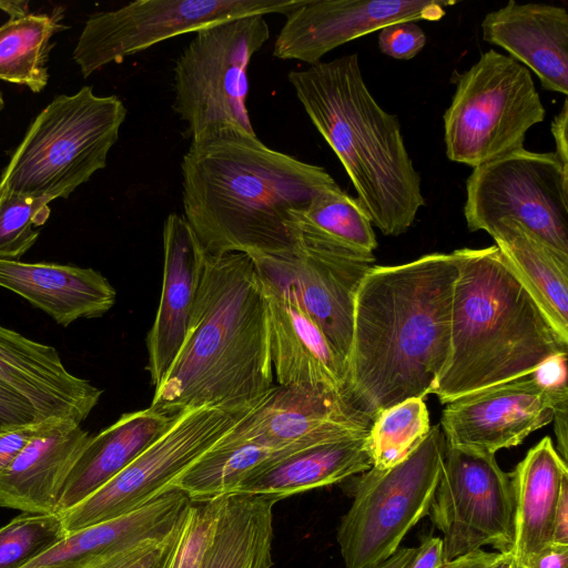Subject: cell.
<instances>
[{"mask_svg":"<svg viewBox=\"0 0 568 568\" xmlns=\"http://www.w3.org/2000/svg\"><path fill=\"white\" fill-rule=\"evenodd\" d=\"M453 253L374 265L355 297L346 396L372 420L433 393L450 348Z\"/></svg>","mask_w":568,"mask_h":568,"instance_id":"1","label":"cell"},{"mask_svg":"<svg viewBox=\"0 0 568 568\" xmlns=\"http://www.w3.org/2000/svg\"><path fill=\"white\" fill-rule=\"evenodd\" d=\"M184 219L211 256L294 254L292 211L338 184L323 168L226 132L192 141L181 162Z\"/></svg>","mask_w":568,"mask_h":568,"instance_id":"2","label":"cell"},{"mask_svg":"<svg viewBox=\"0 0 568 568\" xmlns=\"http://www.w3.org/2000/svg\"><path fill=\"white\" fill-rule=\"evenodd\" d=\"M274 386L268 310L244 253L206 254L185 339L150 407L180 415L201 406H254Z\"/></svg>","mask_w":568,"mask_h":568,"instance_id":"3","label":"cell"},{"mask_svg":"<svg viewBox=\"0 0 568 568\" xmlns=\"http://www.w3.org/2000/svg\"><path fill=\"white\" fill-rule=\"evenodd\" d=\"M458 265L450 348L432 394L442 404L535 372L564 337L496 245L452 252Z\"/></svg>","mask_w":568,"mask_h":568,"instance_id":"4","label":"cell"},{"mask_svg":"<svg viewBox=\"0 0 568 568\" xmlns=\"http://www.w3.org/2000/svg\"><path fill=\"white\" fill-rule=\"evenodd\" d=\"M287 79L314 126L351 179L357 201L384 235L408 231L426 202L398 119L369 92L352 53Z\"/></svg>","mask_w":568,"mask_h":568,"instance_id":"5","label":"cell"},{"mask_svg":"<svg viewBox=\"0 0 568 568\" xmlns=\"http://www.w3.org/2000/svg\"><path fill=\"white\" fill-rule=\"evenodd\" d=\"M126 109L91 87L55 97L34 119L0 176V193L51 202L68 197L106 165Z\"/></svg>","mask_w":568,"mask_h":568,"instance_id":"6","label":"cell"},{"mask_svg":"<svg viewBox=\"0 0 568 568\" xmlns=\"http://www.w3.org/2000/svg\"><path fill=\"white\" fill-rule=\"evenodd\" d=\"M270 36L262 14L195 32L173 67L172 108L191 142L226 132L256 135L246 105L247 68Z\"/></svg>","mask_w":568,"mask_h":568,"instance_id":"7","label":"cell"},{"mask_svg":"<svg viewBox=\"0 0 568 568\" xmlns=\"http://www.w3.org/2000/svg\"><path fill=\"white\" fill-rule=\"evenodd\" d=\"M546 110L530 71L494 49L456 80L443 115L447 158L477 168L524 149Z\"/></svg>","mask_w":568,"mask_h":568,"instance_id":"8","label":"cell"},{"mask_svg":"<svg viewBox=\"0 0 568 568\" xmlns=\"http://www.w3.org/2000/svg\"><path fill=\"white\" fill-rule=\"evenodd\" d=\"M446 449L437 424L396 465L359 474L336 535L345 568L375 567L399 549L404 537L430 510Z\"/></svg>","mask_w":568,"mask_h":568,"instance_id":"9","label":"cell"},{"mask_svg":"<svg viewBox=\"0 0 568 568\" xmlns=\"http://www.w3.org/2000/svg\"><path fill=\"white\" fill-rule=\"evenodd\" d=\"M464 215L470 232L514 220L568 256V166L555 152L521 149L474 168Z\"/></svg>","mask_w":568,"mask_h":568,"instance_id":"10","label":"cell"},{"mask_svg":"<svg viewBox=\"0 0 568 568\" xmlns=\"http://www.w3.org/2000/svg\"><path fill=\"white\" fill-rule=\"evenodd\" d=\"M252 407L201 406L182 412L173 425L122 471L60 514L67 532L126 515L170 489L169 485Z\"/></svg>","mask_w":568,"mask_h":568,"instance_id":"11","label":"cell"},{"mask_svg":"<svg viewBox=\"0 0 568 568\" xmlns=\"http://www.w3.org/2000/svg\"><path fill=\"white\" fill-rule=\"evenodd\" d=\"M302 0H138L92 14L73 59L87 78L168 39L253 14H287Z\"/></svg>","mask_w":568,"mask_h":568,"instance_id":"12","label":"cell"},{"mask_svg":"<svg viewBox=\"0 0 568 568\" xmlns=\"http://www.w3.org/2000/svg\"><path fill=\"white\" fill-rule=\"evenodd\" d=\"M514 491L495 455L447 446L428 516L442 532L444 562L490 546L508 551Z\"/></svg>","mask_w":568,"mask_h":568,"instance_id":"13","label":"cell"},{"mask_svg":"<svg viewBox=\"0 0 568 568\" xmlns=\"http://www.w3.org/2000/svg\"><path fill=\"white\" fill-rule=\"evenodd\" d=\"M562 403L568 392L547 388L532 372L445 404L439 425L447 446L495 455L552 422Z\"/></svg>","mask_w":568,"mask_h":568,"instance_id":"14","label":"cell"},{"mask_svg":"<svg viewBox=\"0 0 568 568\" xmlns=\"http://www.w3.org/2000/svg\"><path fill=\"white\" fill-rule=\"evenodd\" d=\"M445 0H302L275 38L273 57L310 65L333 49L403 21H439Z\"/></svg>","mask_w":568,"mask_h":568,"instance_id":"15","label":"cell"},{"mask_svg":"<svg viewBox=\"0 0 568 568\" xmlns=\"http://www.w3.org/2000/svg\"><path fill=\"white\" fill-rule=\"evenodd\" d=\"M372 422L342 394L274 385L224 438L293 452L367 433Z\"/></svg>","mask_w":568,"mask_h":568,"instance_id":"16","label":"cell"},{"mask_svg":"<svg viewBox=\"0 0 568 568\" xmlns=\"http://www.w3.org/2000/svg\"><path fill=\"white\" fill-rule=\"evenodd\" d=\"M253 262L262 277L293 292L347 369L355 297L374 254L295 250L288 257Z\"/></svg>","mask_w":568,"mask_h":568,"instance_id":"17","label":"cell"},{"mask_svg":"<svg viewBox=\"0 0 568 568\" xmlns=\"http://www.w3.org/2000/svg\"><path fill=\"white\" fill-rule=\"evenodd\" d=\"M0 385L27 400L40 420L81 424L103 390L64 366L55 347L0 325Z\"/></svg>","mask_w":568,"mask_h":568,"instance_id":"18","label":"cell"},{"mask_svg":"<svg viewBox=\"0 0 568 568\" xmlns=\"http://www.w3.org/2000/svg\"><path fill=\"white\" fill-rule=\"evenodd\" d=\"M261 280L267 302L270 346L277 385L346 396V363L291 290L262 276Z\"/></svg>","mask_w":568,"mask_h":568,"instance_id":"19","label":"cell"},{"mask_svg":"<svg viewBox=\"0 0 568 568\" xmlns=\"http://www.w3.org/2000/svg\"><path fill=\"white\" fill-rule=\"evenodd\" d=\"M163 252L160 303L145 339L148 371L154 388L162 382L185 339L206 258L193 230L178 213L169 214L164 222Z\"/></svg>","mask_w":568,"mask_h":568,"instance_id":"20","label":"cell"},{"mask_svg":"<svg viewBox=\"0 0 568 568\" xmlns=\"http://www.w3.org/2000/svg\"><path fill=\"white\" fill-rule=\"evenodd\" d=\"M483 39L532 71L542 88L568 93V12L547 3L508 1L481 21Z\"/></svg>","mask_w":568,"mask_h":568,"instance_id":"21","label":"cell"},{"mask_svg":"<svg viewBox=\"0 0 568 568\" xmlns=\"http://www.w3.org/2000/svg\"><path fill=\"white\" fill-rule=\"evenodd\" d=\"M90 437L71 419H59L33 437L0 475V507L57 514L63 484Z\"/></svg>","mask_w":568,"mask_h":568,"instance_id":"22","label":"cell"},{"mask_svg":"<svg viewBox=\"0 0 568 568\" xmlns=\"http://www.w3.org/2000/svg\"><path fill=\"white\" fill-rule=\"evenodd\" d=\"M190 504L181 489H166L126 515L69 534L24 568H95L133 544L170 534Z\"/></svg>","mask_w":568,"mask_h":568,"instance_id":"23","label":"cell"},{"mask_svg":"<svg viewBox=\"0 0 568 568\" xmlns=\"http://www.w3.org/2000/svg\"><path fill=\"white\" fill-rule=\"evenodd\" d=\"M0 287L30 302L64 327L109 312L116 292L100 272L54 263L0 258Z\"/></svg>","mask_w":568,"mask_h":568,"instance_id":"24","label":"cell"},{"mask_svg":"<svg viewBox=\"0 0 568 568\" xmlns=\"http://www.w3.org/2000/svg\"><path fill=\"white\" fill-rule=\"evenodd\" d=\"M367 434L280 455L254 469L233 494L257 495L278 501L365 473L372 467Z\"/></svg>","mask_w":568,"mask_h":568,"instance_id":"25","label":"cell"},{"mask_svg":"<svg viewBox=\"0 0 568 568\" xmlns=\"http://www.w3.org/2000/svg\"><path fill=\"white\" fill-rule=\"evenodd\" d=\"M178 416L148 407L121 415L91 436L63 484L57 514L65 513L109 483L159 439Z\"/></svg>","mask_w":568,"mask_h":568,"instance_id":"26","label":"cell"},{"mask_svg":"<svg viewBox=\"0 0 568 568\" xmlns=\"http://www.w3.org/2000/svg\"><path fill=\"white\" fill-rule=\"evenodd\" d=\"M514 491V538L508 550L518 566L551 542L555 513L567 463L544 437L509 473Z\"/></svg>","mask_w":568,"mask_h":568,"instance_id":"27","label":"cell"},{"mask_svg":"<svg viewBox=\"0 0 568 568\" xmlns=\"http://www.w3.org/2000/svg\"><path fill=\"white\" fill-rule=\"evenodd\" d=\"M487 233L556 329L568 338V256L514 220H501Z\"/></svg>","mask_w":568,"mask_h":568,"instance_id":"28","label":"cell"},{"mask_svg":"<svg viewBox=\"0 0 568 568\" xmlns=\"http://www.w3.org/2000/svg\"><path fill=\"white\" fill-rule=\"evenodd\" d=\"M276 503L257 495L223 496L202 568H271Z\"/></svg>","mask_w":568,"mask_h":568,"instance_id":"29","label":"cell"},{"mask_svg":"<svg viewBox=\"0 0 568 568\" xmlns=\"http://www.w3.org/2000/svg\"><path fill=\"white\" fill-rule=\"evenodd\" d=\"M295 250L372 255L377 247L373 224L357 199L339 185L292 211Z\"/></svg>","mask_w":568,"mask_h":568,"instance_id":"30","label":"cell"},{"mask_svg":"<svg viewBox=\"0 0 568 568\" xmlns=\"http://www.w3.org/2000/svg\"><path fill=\"white\" fill-rule=\"evenodd\" d=\"M287 453L291 452H272L252 442L230 440L223 436L169 488L181 489L191 501L216 499L233 494L260 465Z\"/></svg>","mask_w":568,"mask_h":568,"instance_id":"31","label":"cell"},{"mask_svg":"<svg viewBox=\"0 0 568 568\" xmlns=\"http://www.w3.org/2000/svg\"><path fill=\"white\" fill-rule=\"evenodd\" d=\"M60 14L28 13L0 26V80L41 92L48 83L50 39L64 27Z\"/></svg>","mask_w":568,"mask_h":568,"instance_id":"32","label":"cell"},{"mask_svg":"<svg viewBox=\"0 0 568 568\" xmlns=\"http://www.w3.org/2000/svg\"><path fill=\"white\" fill-rule=\"evenodd\" d=\"M423 398H409L382 410L367 434L372 467L389 468L408 456L430 429Z\"/></svg>","mask_w":568,"mask_h":568,"instance_id":"33","label":"cell"},{"mask_svg":"<svg viewBox=\"0 0 568 568\" xmlns=\"http://www.w3.org/2000/svg\"><path fill=\"white\" fill-rule=\"evenodd\" d=\"M68 535L60 514L23 513L0 527V568H24Z\"/></svg>","mask_w":568,"mask_h":568,"instance_id":"34","label":"cell"},{"mask_svg":"<svg viewBox=\"0 0 568 568\" xmlns=\"http://www.w3.org/2000/svg\"><path fill=\"white\" fill-rule=\"evenodd\" d=\"M222 497L191 501L154 568H202Z\"/></svg>","mask_w":568,"mask_h":568,"instance_id":"35","label":"cell"},{"mask_svg":"<svg viewBox=\"0 0 568 568\" xmlns=\"http://www.w3.org/2000/svg\"><path fill=\"white\" fill-rule=\"evenodd\" d=\"M48 201L0 193V258L17 260L38 240L50 216Z\"/></svg>","mask_w":568,"mask_h":568,"instance_id":"36","label":"cell"},{"mask_svg":"<svg viewBox=\"0 0 568 568\" xmlns=\"http://www.w3.org/2000/svg\"><path fill=\"white\" fill-rule=\"evenodd\" d=\"M426 41L425 32L414 21L387 24L378 33L381 52L397 60L413 59L425 47Z\"/></svg>","mask_w":568,"mask_h":568,"instance_id":"37","label":"cell"},{"mask_svg":"<svg viewBox=\"0 0 568 568\" xmlns=\"http://www.w3.org/2000/svg\"><path fill=\"white\" fill-rule=\"evenodd\" d=\"M173 529L166 536L149 538L133 544L118 551L95 568H154L171 540Z\"/></svg>","mask_w":568,"mask_h":568,"instance_id":"38","label":"cell"},{"mask_svg":"<svg viewBox=\"0 0 568 568\" xmlns=\"http://www.w3.org/2000/svg\"><path fill=\"white\" fill-rule=\"evenodd\" d=\"M59 418L0 428V475L13 463L29 442Z\"/></svg>","mask_w":568,"mask_h":568,"instance_id":"39","label":"cell"},{"mask_svg":"<svg viewBox=\"0 0 568 568\" xmlns=\"http://www.w3.org/2000/svg\"><path fill=\"white\" fill-rule=\"evenodd\" d=\"M520 568H568V546L548 544Z\"/></svg>","mask_w":568,"mask_h":568,"instance_id":"40","label":"cell"},{"mask_svg":"<svg viewBox=\"0 0 568 568\" xmlns=\"http://www.w3.org/2000/svg\"><path fill=\"white\" fill-rule=\"evenodd\" d=\"M444 564L443 542L437 536L424 538L409 568H439Z\"/></svg>","mask_w":568,"mask_h":568,"instance_id":"41","label":"cell"},{"mask_svg":"<svg viewBox=\"0 0 568 568\" xmlns=\"http://www.w3.org/2000/svg\"><path fill=\"white\" fill-rule=\"evenodd\" d=\"M551 544L568 546V479L561 486L554 518Z\"/></svg>","mask_w":568,"mask_h":568,"instance_id":"42","label":"cell"},{"mask_svg":"<svg viewBox=\"0 0 568 568\" xmlns=\"http://www.w3.org/2000/svg\"><path fill=\"white\" fill-rule=\"evenodd\" d=\"M567 119H568V102L564 101L560 112L554 118L551 122V133L556 144V155L559 160L568 166V141H567Z\"/></svg>","mask_w":568,"mask_h":568,"instance_id":"43","label":"cell"},{"mask_svg":"<svg viewBox=\"0 0 568 568\" xmlns=\"http://www.w3.org/2000/svg\"><path fill=\"white\" fill-rule=\"evenodd\" d=\"M499 552L483 549L444 562L439 568H490Z\"/></svg>","mask_w":568,"mask_h":568,"instance_id":"44","label":"cell"},{"mask_svg":"<svg viewBox=\"0 0 568 568\" xmlns=\"http://www.w3.org/2000/svg\"><path fill=\"white\" fill-rule=\"evenodd\" d=\"M567 405L560 404L554 414L555 433L558 440V454L567 463Z\"/></svg>","mask_w":568,"mask_h":568,"instance_id":"45","label":"cell"},{"mask_svg":"<svg viewBox=\"0 0 568 568\" xmlns=\"http://www.w3.org/2000/svg\"><path fill=\"white\" fill-rule=\"evenodd\" d=\"M417 554V547L399 548L392 557L372 568H409Z\"/></svg>","mask_w":568,"mask_h":568,"instance_id":"46","label":"cell"},{"mask_svg":"<svg viewBox=\"0 0 568 568\" xmlns=\"http://www.w3.org/2000/svg\"><path fill=\"white\" fill-rule=\"evenodd\" d=\"M0 10L9 14L10 19L28 14V1L10 0L0 1Z\"/></svg>","mask_w":568,"mask_h":568,"instance_id":"47","label":"cell"},{"mask_svg":"<svg viewBox=\"0 0 568 568\" xmlns=\"http://www.w3.org/2000/svg\"><path fill=\"white\" fill-rule=\"evenodd\" d=\"M516 562L509 551L499 552L490 568H515Z\"/></svg>","mask_w":568,"mask_h":568,"instance_id":"48","label":"cell"},{"mask_svg":"<svg viewBox=\"0 0 568 568\" xmlns=\"http://www.w3.org/2000/svg\"><path fill=\"white\" fill-rule=\"evenodd\" d=\"M3 106H4V100H3L2 93L0 91V112L2 111Z\"/></svg>","mask_w":568,"mask_h":568,"instance_id":"49","label":"cell"}]
</instances>
